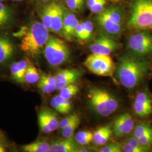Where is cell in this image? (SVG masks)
<instances>
[{"label": "cell", "instance_id": "cell-1", "mask_svg": "<svg viewBox=\"0 0 152 152\" xmlns=\"http://www.w3.org/2000/svg\"><path fill=\"white\" fill-rule=\"evenodd\" d=\"M149 69V63L147 60L125 54L120 58L115 73L124 87L132 90L141 83L148 75Z\"/></svg>", "mask_w": 152, "mask_h": 152}, {"label": "cell", "instance_id": "cell-2", "mask_svg": "<svg viewBox=\"0 0 152 152\" xmlns=\"http://www.w3.org/2000/svg\"><path fill=\"white\" fill-rule=\"evenodd\" d=\"M49 36V29L42 22H34L24 31L20 48L31 56H36L44 51Z\"/></svg>", "mask_w": 152, "mask_h": 152}, {"label": "cell", "instance_id": "cell-3", "mask_svg": "<svg viewBox=\"0 0 152 152\" xmlns=\"http://www.w3.org/2000/svg\"><path fill=\"white\" fill-rule=\"evenodd\" d=\"M95 22L102 32L118 39L124 31V14L119 7L110 6L96 15Z\"/></svg>", "mask_w": 152, "mask_h": 152}, {"label": "cell", "instance_id": "cell-4", "mask_svg": "<svg viewBox=\"0 0 152 152\" xmlns=\"http://www.w3.org/2000/svg\"><path fill=\"white\" fill-rule=\"evenodd\" d=\"M127 27L134 31L152 30V0H132Z\"/></svg>", "mask_w": 152, "mask_h": 152}, {"label": "cell", "instance_id": "cell-5", "mask_svg": "<svg viewBox=\"0 0 152 152\" xmlns=\"http://www.w3.org/2000/svg\"><path fill=\"white\" fill-rule=\"evenodd\" d=\"M88 102L92 110L98 115L108 117L118 108V100L110 92L99 87L90 88L87 94Z\"/></svg>", "mask_w": 152, "mask_h": 152}, {"label": "cell", "instance_id": "cell-6", "mask_svg": "<svg viewBox=\"0 0 152 152\" xmlns=\"http://www.w3.org/2000/svg\"><path fill=\"white\" fill-rule=\"evenodd\" d=\"M127 49L132 56L144 59L152 56V34L149 31H137L127 40Z\"/></svg>", "mask_w": 152, "mask_h": 152}, {"label": "cell", "instance_id": "cell-7", "mask_svg": "<svg viewBox=\"0 0 152 152\" xmlns=\"http://www.w3.org/2000/svg\"><path fill=\"white\" fill-rule=\"evenodd\" d=\"M44 56L49 64L53 66L62 65L69 60V49L64 41L53 36H49L44 49Z\"/></svg>", "mask_w": 152, "mask_h": 152}, {"label": "cell", "instance_id": "cell-8", "mask_svg": "<svg viewBox=\"0 0 152 152\" xmlns=\"http://www.w3.org/2000/svg\"><path fill=\"white\" fill-rule=\"evenodd\" d=\"M84 65L92 73L99 76L112 77L116 65L110 55L92 54L87 56Z\"/></svg>", "mask_w": 152, "mask_h": 152}, {"label": "cell", "instance_id": "cell-9", "mask_svg": "<svg viewBox=\"0 0 152 152\" xmlns=\"http://www.w3.org/2000/svg\"><path fill=\"white\" fill-rule=\"evenodd\" d=\"M121 47V45L117 39L101 32L99 33L89 48L92 54L110 55L119 50Z\"/></svg>", "mask_w": 152, "mask_h": 152}, {"label": "cell", "instance_id": "cell-10", "mask_svg": "<svg viewBox=\"0 0 152 152\" xmlns=\"http://www.w3.org/2000/svg\"><path fill=\"white\" fill-rule=\"evenodd\" d=\"M133 110L137 116L147 118L152 114V97L146 90L138 92L133 103Z\"/></svg>", "mask_w": 152, "mask_h": 152}, {"label": "cell", "instance_id": "cell-11", "mask_svg": "<svg viewBox=\"0 0 152 152\" xmlns=\"http://www.w3.org/2000/svg\"><path fill=\"white\" fill-rule=\"evenodd\" d=\"M135 126L133 117L129 113L125 112L117 116L112 126L114 136L121 138L129 135L132 132Z\"/></svg>", "mask_w": 152, "mask_h": 152}, {"label": "cell", "instance_id": "cell-12", "mask_svg": "<svg viewBox=\"0 0 152 152\" xmlns=\"http://www.w3.org/2000/svg\"><path fill=\"white\" fill-rule=\"evenodd\" d=\"M82 75V72L76 68L58 71L54 76L56 90H60L63 87L75 83L81 77Z\"/></svg>", "mask_w": 152, "mask_h": 152}, {"label": "cell", "instance_id": "cell-13", "mask_svg": "<svg viewBox=\"0 0 152 152\" xmlns=\"http://www.w3.org/2000/svg\"><path fill=\"white\" fill-rule=\"evenodd\" d=\"M79 20L71 11L64 9V17L63 28V37L68 41H71L75 37V30Z\"/></svg>", "mask_w": 152, "mask_h": 152}, {"label": "cell", "instance_id": "cell-14", "mask_svg": "<svg viewBox=\"0 0 152 152\" xmlns=\"http://www.w3.org/2000/svg\"><path fill=\"white\" fill-rule=\"evenodd\" d=\"M51 145V152H77L80 146L73 136L56 139Z\"/></svg>", "mask_w": 152, "mask_h": 152}, {"label": "cell", "instance_id": "cell-15", "mask_svg": "<svg viewBox=\"0 0 152 152\" xmlns=\"http://www.w3.org/2000/svg\"><path fill=\"white\" fill-rule=\"evenodd\" d=\"M64 9L60 4L55 2L51 23L50 31L63 37Z\"/></svg>", "mask_w": 152, "mask_h": 152}, {"label": "cell", "instance_id": "cell-16", "mask_svg": "<svg viewBox=\"0 0 152 152\" xmlns=\"http://www.w3.org/2000/svg\"><path fill=\"white\" fill-rule=\"evenodd\" d=\"M113 134V129L111 125L101 126L93 132L92 142L97 146L104 145L108 143Z\"/></svg>", "mask_w": 152, "mask_h": 152}, {"label": "cell", "instance_id": "cell-17", "mask_svg": "<svg viewBox=\"0 0 152 152\" xmlns=\"http://www.w3.org/2000/svg\"><path fill=\"white\" fill-rule=\"evenodd\" d=\"M29 65L28 59H23L15 62L11 64L10 71L12 78L17 83H24L25 82V73Z\"/></svg>", "mask_w": 152, "mask_h": 152}, {"label": "cell", "instance_id": "cell-18", "mask_svg": "<svg viewBox=\"0 0 152 152\" xmlns=\"http://www.w3.org/2000/svg\"><path fill=\"white\" fill-rule=\"evenodd\" d=\"M50 104L51 107L60 114H68L72 109L69 100L61 97L60 95H56L52 98Z\"/></svg>", "mask_w": 152, "mask_h": 152}, {"label": "cell", "instance_id": "cell-19", "mask_svg": "<svg viewBox=\"0 0 152 152\" xmlns=\"http://www.w3.org/2000/svg\"><path fill=\"white\" fill-rule=\"evenodd\" d=\"M14 51V46L9 38L0 35V64L9 60Z\"/></svg>", "mask_w": 152, "mask_h": 152}, {"label": "cell", "instance_id": "cell-20", "mask_svg": "<svg viewBox=\"0 0 152 152\" xmlns=\"http://www.w3.org/2000/svg\"><path fill=\"white\" fill-rule=\"evenodd\" d=\"M51 145L45 139H40L22 147L23 151L26 152H51Z\"/></svg>", "mask_w": 152, "mask_h": 152}, {"label": "cell", "instance_id": "cell-21", "mask_svg": "<svg viewBox=\"0 0 152 152\" xmlns=\"http://www.w3.org/2000/svg\"><path fill=\"white\" fill-rule=\"evenodd\" d=\"M38 114L41 115L47 122L52 131H54L59 128L60 121L58 120L57 115L53 111L48 109H44L41 110Z\"/></svg>", "mask_w": 152, "mask_h": 152}, {"label": "cell", "instance_id": "cell-22", "mask_svg": "<svg viewBox=\"0 0 152 152\" xmlns=\"http://www.w3.org/2000/svg\"><path fill=\"white\" fill-rule=\"evenodd\" d=\"M55 4V2H52L45 6L41 12L42 23L49 29V31H50L51 29V23L54 9Z\"/></svg>", "mask_w": 152, "mask_h": 152}, {"label": "cell", "instance_id": "cell-23", "mask_svg": "<svg viewBox=\"0 0 152 152\" xmlns=\"http://www.w3.org/2000/svg\"><path fill=\"white\" fill-rule=\"evenodd\" d=\"M76 142L80 145H89L93 139V132L90 130L78 131L74 136Z\"/></svg>", "mask_w": 152, "mask_h": 152}, {"label": "cell", "instance_id": "cell-24", "mask_svg": "<svg viewBox=\"0 0 152 152\" xmlns=\"http://www.w3.org/2000/svg\"><path fill=\"white\" fill-rule=\"evenodd\" d=\"M81 123V119L79 115L73 120L71 123L61 130V135L64 137H70L73 136V134Z\"/></svg>", "mask_w": 152, "mask_h": 152}, {"label": "cell", "instance_id": "cell-25", "mask_svg": "<svg viewBox=\"0 0 152 152\" xmlns=\"http://www.w3.org/2000/svg\"><path fill=\"white\" fill-rule=\"evenodd\" d=\"M59 91L60 96L66 99H71L79 91V87L75 84H70L61 88Z\"/></svg>", "mask_w": 152, "mask_h": 152}, {"label": "cell", "instance_id": "cell-26", "mask_svg": "<svg viewBox=\"0 0 152 152\" xmlns=\"http://www.w3.org/2000/svg\"><path fill=\"white\" fill-rule=\"evenodd\" d=\"M25 81L29 83H34L39 80V76L37 69L34 65L29 64L25 73Z\"/></svg>", "mask_w": 152, "mask_h": 152}, {"label": "cell", "instance_id": "cell-27", "mask_svg": "<svg viewBox=\"0 0 152 152\" xmlns=\"http://www.w3.org/2000/svg\"><path fill=\"white\" fill-rule=\"evenodd\" d=\"M152 126V125L148 123L139 122L134 126V130L132 131V135L138 139L147 132Z\"/></svg>", "mask_w": 152, "mask_h": 152}, {"label": "cell", "instance_id": "cell-28", "mask_svg": "<svg viewBox=\"0 0 152 152\" xmlns=\"http://www.w3.org/2000/svg\"><path fill=\"white\" fill-rule=\"evenodd\" d=\"M138 140L142 146L149 149H152V126L145 132Z\"/></svg>", "mask_w": 152, "mask_h": 152}, {"label": "cell", "instance_id": "cell-29", "mask_svg": "<svg viewBox=\"0 0 152 152\" xmlns=\"http://www.w3.org/2000/svg\"><path fill=\"white\" fill-rule=\"evenodd\" d=\"M99 152H123L122 143L120 142H111L108 144H105L104 146L100 148L98 151Z\"/></svg>", "mask_w": 152, "mask_h": 152}, {"label": "cell", "instance_id": "cell-30", "mask_svg": "<svg viewBox=\"0 0 152 152\" xmlns=\"http://www.w3.org/2000/svg\"><path fill=\"white\" fill-rule=\"evenodd\" d=\"M66 5L71 11H81L84 7L85 0H65Z\"/></svg>", "mask_w": 152, "mask_h": 152}, {"label": "cell", "instance_id": "cell-31", "mask_svg": "<svg viewBox=\"0 0 152 152\" xmlns=\"http://www.w3.org/2000/svg\"><path fill=\"white\" fill-rule=\"evenodd\" d=\"M125 141L129 143L132 147H134L139 151V152H147L151 151L149 149H148L147 148L142 146L140 142L139 141L138 139H137L135 136H129L126 138Z\"/></svg>", "mask_w": 152, "mask_h": 152}, {"label": "cell", "instance_id": "cell-32", "mask_svg": "<svg viewBox=\"0 0 152 152\" xmlns=\"http://www.w3.org/2000/svg\"><path fill=\"white\" fill-rule=\"evenodd\" d=\"M84 27V42H86L92 37L94 32V25L91 21L83 22Z\"/></svg>", "mask_w": 152, "mask_h": 152}, {"label": "cell", "instance_id": "cell-33", "mask_svg": "<svg viewBox=\"0 0 152 152\" xmlns=\"http://www.w3.org/2000/svg\"><path fill=\"white\" fill-rule=\"evenodd\" d=\"M38 87L45 94H50L56 90L55 86L51 85L41 78L38 81Z\"/></svg>", "mask_w": 152, "mask_h": 152}, {"label": "cell", "instance_id": "cell-34", "mask_svg": "<svg viewBox=\"0 0 152 152\" xmlns=\"http://www.w3.org/2000/svg\"><path fill=\"white\" fill-rule=\"evenodd\" d=\"M38 120L40 129L42 132L45 134H50L53 132L47 122L41 115L39 114H38Z\"/></svg>", "mask_w": 152, "mask_h": 152}, {"label": "cell", "instance_id": "cell-35", "mask_svg": "<svg viewBox=\"0 0 152 152\" xmlns=\"http://www.w3.org/2000/svg\"><path fill=\"white\" fill-rule=\"evenodd\" d=\"M107 0H99L90 9L92 13L98 14L103 10L107 4Z\"/></svg>", "mask_w": 152, "mask_h": 152}, {"label": "cell", "instance_id": "cell-36", "mask_svg": "<svg viewBox=\"0 0 152 152\" xmlns=\"http://www.w3.org/2000/svg\"><path fill=\"white\" fill-rule=\"evenodd\" d=\"M75 37L81 42H84V27L83 22H80L76 27Z\"/></svg>", "mask_w": 152, "mask_h": 152}, {"label": "cell", "instance_id": "cell-37", "mask_svg": "<svg viewBox=\"0 0 152 152\" xmlns=\"http://www.w3.org/2000/svg\"><path fill=\"white\" fill-rule=\"evenodd\" d=\"M78 114L76 113L70 114L68 116H66L65 118L61 120L59 122V129L62 130L64 128H65L66 126L69 125L73 120H75L76 117L78 116Z\"/></svg>", "mask_w": 152, "mask_h": 152}, {"label": "cell", "instance_id": "cell-38", "mask_svg": "<svg viewBox=\"0 0 152 152\" xmlns=\"http://www.w3.org/2000/svg\"><path fill=\"white\" fill-rule=\"evenodd\" d=\"M10 16L11 14L10 13L9 10L6 6L1 3L0 2V17L4 19L6 22L8 23L10 19Z\"/></svg>", "mask_w": 152, "mask_h": 152}, {"label": "cell", "instance_id": "cell-39", "mask_svg": "<svg viewBox=\"0 0 152 152\" xmlns=\"http://www.w3.org/2000/svg\"><path fill=\"white\" fill-rule=\"evenodd\" d=\"M40 78H42L45 81L49 83V84H50L51 85L56 87V82H55L54 76L50 75H46L45 73H43Z\"/></svg>", "mask_w": 152, "mask_h": 152}, {"label": "cell", "instance_id": "cell-40", "mask_svg": "<svg viewBox=\"0 0 152 152\" xmlns=\"http://www.w3.org/2000/svg\"><path fill=\"white\" fill-rule=\"evenodd\" d=\"M99 0H87V7H88L89 9H90L94 5L96 2H98Z\"/></svg>", "mask_w": 152, "mask_h": 152}, {"label": "cell", "instance_id": "cell-41", "mask_svg": "<svg viewBox=\"0 0 152 152\" xmlns=\"http://www.w3.org/2000/svg\"><path fill=\"white\" fill-rule=\"evenodd\" d=\"M7 23V22H6L4 19H3L2 18L0 17V27L4 26Z\"/></svg>", "mask_w": 152, "mask_h": 152}, {"label": "cell", "instance_id": "cell-42", "mask_svg": "<svg viewBox=\"0 0 152 152\" xmlns=\"http://www.w3.org/2000/svg\"><path fill=\"white\" fill-rule=\"evenodd\" d=\"M4 152V149L3 148V147L1 146V145L0 144V152Z\"/></svg>", "mask_w": 152, "mask_h": 152}, {"label": "cell", "instance_id": "cell-43", "mask_svg": "<svg viewBox=\"0 0 152 152\" xmlns=\"http://www.w3.org/2000/svg\"><path fill=\"white\" fill-rule=\"evenodd\" d=\"M113 2H120L121 0H110Z\"/></svg>", "mask_w": 152, "mask_h": 152}, {"label": "cell", "instance_id": "cell-44", "mask_svg": "<svg viewBox=\"0 0 152 152\" xmlns=\"http://www.w3.org/2000/svg\"><path fill=\"white\" fill-rule=\"evenodd\" d=\"M40 1H43V2H48V1H49L50 0H40Z\"/></svg>", "mask_w": 152, "mask_h": 152}, {"label": "cell", "instance_id": "cell-45", "mask_svg": "<svg viewBox=\"0 0 152 152\" xmlns=\"http://www.w3.org/2000/svg\"><path fill=\"white\" fill-rule=\"evenodd\" d=\"M12 1H22L23 0H12Z\"/></svg>", "mask_w": 152, "mask_h": 152}, {"label": "cell", "instance_id": "cell-46", "mask_svg": "<svg viewBox=\"0 0 152 152\" xmlns=\"http://www.w3.org/2000/svg\"><path fill=\"white\" fill-rule=\"evenodd\" d=\"M4 1V0H0V2H1V1Z\"/></svg>", "mask_w": 152, "mask_h": 152}]
</instances>
